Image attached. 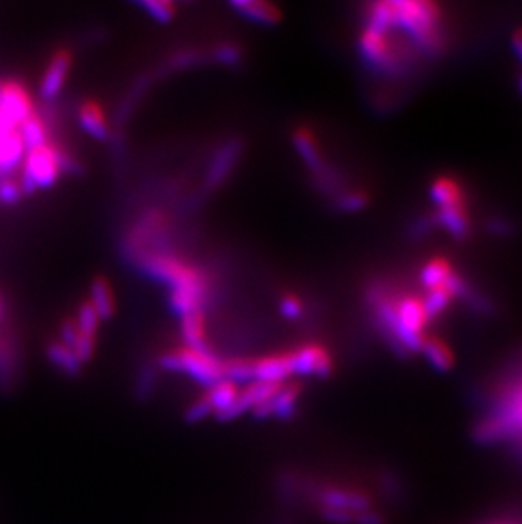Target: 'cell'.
Wrapping results in <instances>:
<instances>
[{
  "label": "cell",
  "mask_w": 522,
  "mask_h": 524,
  "mask_svg": "<svg viewBox=\"0 0 522 524\" xmlns=\"http://www.w3.org/2000/svg\"><path fill=\"white\" fill-rule=\"evenodd\" d=\"M378 314L383 326L402 348L410 351L421 349L422 341L426 339L424 328L429 321L422 299L414 295L404 297L399 303L383 299L378 303Z\"/></svg>",
  "instance_id": "cell-1"
},
{
  "label": "cell",
  "mask_w": 522,
  "mask_h": 524,
  "mask_svg": "<svg viewBox=\"0 0 522 524\" xmlns=\"http://www.w3.org/2000/svg\"><path fill=\"white\" fill-rule=\"evenodd\" d=\"M392 30L404 31L414 43L424 50H436L439 44V13L433 2L391 0Z\"/></svg>",
  "instance_id": "cell-2"
},
{
  "label": "cell",
  "mask_w": 522,
  "mask_h": 524,
  "mask_svg": "<svg viewBox=\"0 0 522 524\" xmlns=\"http://www.w3.org/2000/svg\"><path fill=\"white\" fill-rule=\"evenodd\" d=\"M480 437L487 439L522 438V382L508 391L497 412L482 422Z\"/></svg>",
  "instance_id": "cell-3"
},
{
  "label": "cell",
  "mask_w": 522,
  "mask_h": 524,
  "mask_svg": "<svg viewBox=\"0 0 522 524\" xmlns=\"http://www.w3.org/2000/svg\"><path fill=\"white\" fill-rule=\"evenodd\" d=\"M61 170V153L55 146H38L34 149H28L24 158V176L21 190L32 192L36 189L51 187Z\"/></svg>",
  "instance_id": "cell-4"
},
{
  "label": "cell",
  "mask_w": 522,
  "mask_h": 524,
  "mask_svg": "<svg viewBox=\"0 0 522 524\" xmlns=\"http://www.w3.org/2000/svg\"><path fill=\"white\" fill-rule=\"evenodd\" d=\"M163 365L166 368L184 370L194 379L214 385L224 379L222 364L214 357L211 349L187 348L180 353H168L163 358Z\"/></svg>",
  "instance_id": "cell-5"
},
{
  "label": "cell",
  "mask_w": 522,
  "mask_h": 524,
  "mask_svg": "<svg viewBox=\"0 0 522 524\" xmlns=\"http://www.w3.org/2000/svg\"><path fill=\"white\" fill-rule=\"evenodd\" d=\"M145 268L157 278L170 284L174 291H192L203 294L202 278L184 263L170 258H148Z\"/></svg>",
  "instance_id": "cell-6"
},
{
  "label": "cell",
  "mask_w": 522,
  "mask_h": 524,
  "mask_svg": "<svg viewBox=\"0 0 522 524\" xmlns=\"http://www.w3.org/2000/svg\"><path fill=\"white\" fill-rule=\"evenodd\" d=\"M360 51L364 59L378 68H395L399 65L397 53L393 51L389 31L366 28L360 38Z\"/></svg>",
  "instance_id": "cell-7"
},
{
  "label": "cell",
  "mask_w": 522,
  "mask_h": 524,
  "mask_svg": "<svg viewBox=\"0 0 522 524\" xmlns=\"http://www.w3.org/2000/svg\"><path fill=\"white\" fill-rule=\"evenodd\" d=\"M0 113L14 126L26 121L32 114V103L28 90L13 80L0 84Z\"/></svg>",
  "instance_id": "cell-8"
},
{
  "label": "cell",
  "mask_w": 522,
  "mask_h": 524,
  "mask_svg": "<svg viewBox=\"0 0 522 524\" xmlns=\"http://www.w3.org/2000/svg\"><path fill=\"white\" fill-rule=\"evenodd\" d=\"M292 372L301 375L326 377L331 372V357L318 345H307L291 353Z\"/></svg>",
  "instance_id": "cell-9"
},
{
  "label": "cell",
  "mask_w": 522,
  "mask_h": 524,
  "mask_svg": "<svg viewBox=\"0 0 522 524\" xmlns=\"http://www.w3.org/2000/svg\"><path fill=\"white\" fill-rule=\"evenodd\" d=\"M72 67V55L65 50L55 53V57L50 61L46 72H44L43 82H41V95L44 99H55L65 86L67 75Z\"/></svg>",
  "instance_id": "cell-10"
},
{
  "label": "cell",
  "mask_w": 522,
  "mask_h": 524,
  "mask_svg": "<svg viewBox=\"0 0 522 524\" xmlns=\"http://www.w3.org/2000/svg\"><path fill=\"white\" fill-rule=\"evenodd\" d=\"M291 353L289 355H275L266 357L253 362V380L255 382H268V384H282V380L292 375Z\"/></svg>",
  "instance_id": "cell-11"
},
{
  "label": "cell",
  "mask_w": 522,
  "mask_h": 524,
  "mask_svg": "<svg viewBox=\"0 0 522 524\" xmlns=\"http://www.w3.org/2000/svg\"><path fill=\"white\" fill-rule=\"evenodd\" d=\"M239 151H241V145L238 141L228 143L219 151L218 157H216V160L212 161V167L207 175V185L211 189L220 185L224 182V178L231 174L232 167L239 157Z\"/></svg>",
  "instance_id": "cell-12"
},
{
  "label": "cell",
  "mask_w": 522,
  "mask_h": 524,
  "mask_svg": "<svg viewBox=\"0 0 522 524\" xmlns=\"http://www.w3.org/2000/svg\"><path fill=\"white\" fill-rule=\"evenodd\" d=\"M231 5L239 14L245 15L258 24H265V26H274L282 19V14L275 5L266 4V2L239 0V2H232Z\"/></svg>",
  "instance_id": "cell-13"
},
{
  "label": "cell",
  "mask_w": 522,
  "mask_h": 524,
  "mask_svg": "<svg viewBox=\"0 0 522 524\" xmlns=\"http://www.w3.org/2000/svg\"><path fill=\"white\" fill-rule=\"evenodd\" d=\"M24 149H26V146L22 143L19 130L7 132L0 140V174L13 172L17 167V163L22 160Z\"/></svg>",
  "instance_id": "cell-14"
},
{
  "label": "cell",
  "mask_w": 522,
  "mask_h": 524,
  "mask_svg": "<svg viewBox=\"0 0 522 524\" xmlns=\"http://www.w3.org/2000/svg\"><path fill=\"white\" fill-rule=\"evenodd\" d=\"M293 146L299 151V155L302 157L305 165L312 172H316V174H324L326 172L324 161H322V157H320V146H318L314 136L310 132L307 131V130H301V131L295 132V136H293Z\"/></svg>",
  "instance_id": "cell-15"
},
{
  "label": "cell",
  "mask_w": 522,
  "mask_h": 524,
  "mask_svg": "<svg viewBox=\"0 0 522 524\" xmlns=\"http://www.w3.org/2000/svg\"><path fill=\"white\" fill-rule=\"evenodd\" d=\"M80 126L95 140H105L109 134L107 119L104 116L101 107L95 103L84 104L78 113Z\"/></svg>",
  "instance_id": "cell-16"
},
{
  "label": "cell",
  "mask_w": 522,
  "mask_h": 524,
  "mask_svg": "<svg viewBox=\"0 0 522 524\" xmlns=\"http://www.w3.org/2000/svg\"><path fill=\"white\" fill-rule=\"evenodd\" d=\"M182 335L192 349H207L205 345V320L202 311H194L182 316Z\"/></svg>",
  "instance_id": "cell-17"
},
{
  "label": "cell",
  "mask_w": 522,
  "mask_h": 524,
  "mask_svg": "<svg viewBox=\"0 0 522 524\" xmlns=\"http://www.w3.org/2000/svg\"><path fill=\"white\" fill-rule=\"evenodd\" d=\"M437 221L454 238H464V234L468 233V218L464 212V203L439 207Z\"/></svg>",
  "instance_id": "cell-18"
},
{
  "label": "cell",
  "mask_w": 522,
  "mask_h": 524,
  "mask_svg": "<svg viewBox=\"0 0 522 524\" xmlns=\"http://www.w3.org/2000/svg\"><path fill=\"white\" fill-rule=\"evenodd\" d=\"M90 306L95 309V312H97V316L101 320H111V316L114 314V297H112V291H111V285L104 278H97L92 284V289H90Z\"/></svg>",
  "instance_id": "cell-19"
},
{
  "label": "cell",
  "mask_w": 522,
  "mask_h": 524,
  "mask_svg": "<svg viewBox=\"0 0 522 524\" xmlns=\"http://www.w3.org/2000/svg\"><path fill=\"white\" fill-rule=\"evenodd\" d=\"M453 276H454V272H453V267L448 260L435 258V260L426 263V267L422 270L421 280L424 287L428 291H431L439 285H445Z\"/></svg>",
  "instance_id": "cell-20"
},
{
  "label": "cell",
  "mask_w": 522,
  "mask_h": 524,
  "mask_svg": "<svg viewBox=\"0 0 522 524\" xmlns=\"http://www.w3.org/2000/svg\"><path fill=\"white\" fill-rule=\"evenodd\" d=\"M421 351L437 370H450L453 365V353L446 343L437 338H426L422 341Z\"/></svg>",
  "instance_id": "cell-21"
},
{
  "label": "cell",
  "mask_w": 522,
  "mask_h": 524,
  "mask_svg": "<svg viewBox=\"0 0 522 524\" xmlns=\"http://www.w3.org/2000/svg\"><path fill=\"white\" fill-rule=\"evenodd\" d=\"M19 134L26 149H34L38 146L46 145V128L44 122L34 113L26 121L19 124Z\"/></svg>",
  "instance_id": "cell-22"
},
{
  "label": "cell",
  "mask_w": 522,
  "mask_h": 524,
  "mask_svg": "<svg viewBox=\"0 0 522 524\" xmlns=\"http://www.w3.org/2000/svg\"><path fill=\"white\" fill-rule=\"evenodd\" d=\"M431 195L439 207L464 203V194L460 185L451 178H437L431 189Z\"/></svg>",
  "instance_id": "cell-23"
},
{
  "label": "cell",
  "mask_w": 522,
  "mask_h": 524,
  "mask_svg": "<svg viewBox=\"0 0 522 524\" xmlns=\"http://www.w3.org/2000/svg\"><path fill=\"white\" fill-rule=\"evenodd\" d=\"M48 357L53 364L59 366L61 370H65L67 374H76L80 368V360L76 358V355L73 353L72 348H68L63 343H53L48 348Z\"/></svg>",
  "instance_id": "cell-24"
},
{
  "label": "cell",
  "mask_w": 522,
  "mask_h": 524,
  "mask_svg": "<svg viewBox=\"0 0 522 524\" xmlns=\"http://www.w3.org/2000/svg\"><path fill=\"white\" fill-rule=\"evenodd\" d=\"M202 295L203 294H199V292L174 291L170 304H172V309L176 314L185 316V314H190L194 311H202L201 309V306H202Z\"/></svg>",
  "instance_id": "cell-25"
},
{
  "label": "cell",
  "mask_w": 522,
  "mask_h": 524,
  "mask_svg": "<svg viewBox=\"0 0 522 524\" xmlns=\"http://www.w3.org/2000/svg\"><path fill=\"white\" fill-rule=\"evenodd\" d=\"M99 321L101 318L97 316L95 309L90 306V303H86L80 306L78 311V318H76V328L80 335L95 336L97 328H99Z\"/></svg>",
  "instance_id": "cell-26"
},
{
  "label": "cell",
  "mask_w": 522,
  "mask_h": 524,
  "mask_svg": "<svg viewBox=\"0 0 522 524\" xmlns=\"http://www.w3.org/2000/svg\"><path fill=\"white\" fill-rule=\"evenodd\" d=\"M140 5L145 9L148 15H151L158 23H170L175 17L174 4L166 0H145L140 2Z\"/></svg>",
  "instance_id": "cell-27"
},
{
  "label": "cell",
  "mask_w": 522,
  "mask_h": 524,
  "mask_svg": "<svg viewBox=\"0 0 522 524\" xmlns=\"http://www.w3.org/2000/svg\"><path fill=\"white\" fill-rule=\"evenodd\" d=\"M94 348H95V339H94V336L87 335H78L72 347L73 353L76 355L80 364L92 357Z\"/></svg>",
  "instance_id": "cell-28"
},
{
  "label": "cell",
  "mask_w": 522,
  "mask_h": 524,
  "mask_svg": "<svg viewBox=\"0 0 522 524\" xmlns=\"http://www.w3.org/2000/svg\"><path fill=\"white\" fill-rule=\"evenodd\" d=\"M214 57L224 65H236L241 59V50L234 44H220L214 51Z\"/></svg>",
  "instance_id": "cell-29"
},
{
  "label": "cell",
  "mask_w": 522,
  "mask_h": 524,
  "mask_svg": "<svg viewBox=\"0 0 522 524\" xmlns=\"http://www.w3.org/2000/svg\"><path fill=\"white\" fill-rule=\"evenodd\" d=\"M302 311H304L302 303H301L297 297H293V295L284 297L282 303H280V312H282L287 320H297V318H301Z\"/></svg>",
  "instance_id": "cell-30"
},
{
  "label": "cell",
  "mask_w": 522,
  "mask_h": 524,
  "mask_svg": "<svg viewBox=\"0 0 522 524\" xmlns=\"http://www.w3.org/2000/svg\"><path fill=\"white\" fill-rule=\"evenodd\" d=\"M21 185H17L14 180H5L0 184V201L5 204H14L21 197Z\"/></svg>",
  "instance_id": "cell-31"
},
{
  "label": "cell",
  "mask_w": 522,
  "mask_h": 524,
  "mask_svg": "<svg viewBox=\"0 0 522 524\" xmlns=\"http://www.w3.org/2000/svg\"><path fill=\"white\" fill-rule=\"evenodd\" d=\"M364 203H366V199H364V195L362 194H346L341 201H339V207L341 209H345V211H360L362 207H364Z\"/></svg>",
  "instance_id": "cell-32"
},
{
  "label": "cell",
  "mask_w": 522,
  "mask_h": 524,
  "mask_svg": "<svg viewBox=\"0 0 522 524\" xmlns=\"http://www.w3.org/2000/svg\"><path fill=\"white\" fill-rule=\"evenodd\" d=\"M78 328H76V322H65L63 328H61V338H63V345H67L68 348H72L75 339L78 338Z\"/></svg>",
  "instance_id": "cell-33"
},
{
  "label": "cell",
  "mask_w": 522,
  "mask_h": 524,
  "mask_svg": "<svg viewBox=\"0 0 522 524\" xmlns=\"http://www.w3.org/2000/svg\"><path fill=\"white\" fill-rule=\"evenodd\" d=\"M512 46H514L516 53L519 55V59H522V30H518L514 32V36H512Z\"/></svg>",
  "instance_id": "cell-34"
},
{
  "label": "cell",
  "mask_w": 522,
  "mask_h": 524,
  "mask_svg": "<svg viewBox=\"0 0 522 524\" xmlns=\"http://www.w3.org/2000/svg\"><path fill=\"white\" fill-rule=\"evenodd\" d=\"M521 86H522V84H521Z\"/></svg>",
  "instance_id": "cell-35"
}]
</instances>
